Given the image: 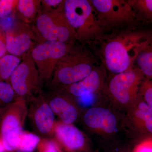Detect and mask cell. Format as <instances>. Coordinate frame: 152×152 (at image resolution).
Segmentation results:
<instances>
[{"label":"cell","mask_w":152,"mask_h":152,"mask_svg":"<svg viewBox=\"0 0 152 152\" xmlns=\"http://www.w3.org/2000/svg\"><path fill=\"white\" fill-rule=\"evenodd\" d=\"M57 140L70 151L81 150L84 146L85 138L83 133L72 124L56 123L53 129Z\"/></svg>","instance_id":"obj_16"},{"label":"cell","mask_w":152,"mask_h":152,"mask_svg":"<svg viewBox=\"0 0 152 152\" xmlns=\"http://www.w3.org/2000/svg\"><path fill=\"white\" fill-rule=\"evenodd\" d=\"M138 152H152V138L151 141L142 144L139 147Z\"/></svg>","instance_id":"obj_29"},{"label":"cell","mask_w":152,"mask_h":152,"mask_svg":"<svg viewBox=\"0 0 152 152\" xmlns=\"http://www.w3.org/2000/svg\"><path fill=\"white\" fill-rule=\"evenodd\" d=\"M107 29L136 28L139 21L128 0H90Z\"/></svg>","instance_id":"obj_7"},{"label":"cell","mask_w":152,"mask_h":152,"mask_svg":"<svg viewBox=\"0 0 152 152\" xmlns=\"http://www.w3.org/2000/svg\"><path fill=\"white\" fill-rule=\"evenodd\" d=\"M41 138L37 135L22 131L15 147L17 152H33L38 146Z\"/></svg>","instance_id":"obj_19"},{"label":"cell","mask_w":152,"mask_h":152,"mask_svg":"<svg viewBox=\"0 0 152 152\" xmlns=\"http://www.w3.org/2000/svg\"><path fill=\"white\" fill-rule=\"evenodd\" d=\"M106 70L103 66H96L87 77L77 83L69 85L63 89L75 97L94 94L104 89L107 84Z\"/></svg>","instance_id":"obj_12"},{"label":"cell","mask_w":152,"mask_h":152,"mask_svg":"<svg viewBox=\"0 0 152 152\" xmlns=\"http://www.w3.org/2000/svg\"><path fill=\"white\" fill-rule=\"evenodd\" d=\"M134 67L140 70L145 79L152 80V31L142 43L136 57Z\"/></svg>","instance_id":"obj_17"},{"label":"cell","mask_w":152,"mask_h":152,"mask_svg":"<svg viewBox=\"0 0 152 152\" xmlns=\"http://www.w3.org/2000/svg\"><path fill=\"white\" fill-rule=\"evenodd\" d=\"M29 102L28 112L36 130L41 134H50L54 126V115L47 98L39 94Z\"/></svg>","instance_id":"obj_11"},{"label":"cell","mask_w":152,"mask_h":152,"mask_svg":"<svg viewBox=\"0 0 152 152\" xmlns=\"http://www.w3.org/2000/svg\"><path fill=\"white\" fill-rule=\"evenodd\" d=\"M15 99V94L11 85L6 82H0V110Z\"/></svg>","instance_id":"obj_22"},{"label":"cell","mask_w":152,"mask_h":152,"mask_svg":"<svg viewBox=\"0 0 152 152\" xmlns=\"http://www.w3.org/2000/svg\"><path fill=\"white\" fill-rule=\"evenodd\" d=\"M7 152V151H6L4 144H3L2 140L1 139L0 137V152Z\"/></svg>","instance_id":"obj_30"},{"label":"cell","mask_w":152,"mask_h":152,"mask_svg":"<svg viewBox=\"0 0 152 152\" xmlns=\"http://www.w3.org/2000/svg\"><path fill=\"white\" fill-rule=\"evenodd\" d=\"M18 1V0H0V18L15 13Z\"/></svg>","instance_id":"obj_24"},{"label":"cell","mask_w":152,"mask_h":152,"mask_svg":"<svg viewBox=\"0 0 152 152\" xmlns=\"http://www.w3.org/2000/svg\"><path fill=\"white\" fill-rule=\"evenodd\" d=\"M72 96L62 89L53 91L47 98L54 113L58 115L64 124H72L78 116L77 108L74 104Z\"/></svg>","instance_id":"obj_14"},{"label":"cell","mask_w":152,"mask_h":152,"mask_svg":"<svg viewBox=\"0 0 152 152\" xmlns=\"http://www.w3.org/2000/svg\"><path fill=\"white\" fill-rule=\"evenodd\" d=\"M75 45V42L65 43L45 41L34 48L31 54L42 83H50L57 64Z\"/></svg>","instance_id":"obj_8"},{"label":"cell","mask_w":152,"mask_h":152,"mask_svg":"<svg viewBox=\"0 0 152 152\" xmlns=\"http://www.w3.org/2000/svg\"><path fill=\"white\" fill-rule=\"evenodd\" d=\"M93 94L84 95L78 97L79 103L83 106H88L91 104L93 102V98L92 96Z\"/></svg>","instance_id":"obj_28"},{"label":"cell","mask_w":152,"mask_h":152,"mask_svg":"<svg viewBox=\"0 0 152 152\" xmlns=\"http://www.w3.org/2000/svg\"><path fill=\"white\" fill-rule=\"evenodd\" d=\"M21 60V58L9 54L0 58V82L8 83L11 75Z\"/></svg>","instance_id":"obj_20"},{"label":"cell","mask_w":152,"mask_h":152,"mask_svg":"<svg viewBox=\"0 0 152 152\" xmlns=\"http://www.w3.org/2000/svg\"><path fill=\"white\" fill-rule=\"evenodd\" d=\"M85 124L91 129L107 134H113L117 128V120L110 110L102 107H94L86 112Z\"/></svg>","instance_id":"obj_15"},{"label":"cell","mask_w":152,"mask_h":152,"mask_svg":"<svg viewBox=\"0 0 152 152\" xmlns=\"http://www.w3.org/2000/svg\"><path fill=\"white\" fill-rule=\"evenodd\" d=\"M6 46L9 54L22 58L45 41L35 27L18 20L5 31Z\"/></svg>","instance_id":"obj_9"},{"label":"cell","mask_w":152,"mask_h":152,"mask_svg":"<svg viewBox=\"0 0 152 152\" xmlns=\"http://www.w3.org/2000/svg\"><path fill=\"white\" fill-rule=\"evenodd\" d=\"M7 54L5 31L0 25V58Z\"/></svg>","instance_id":"obj_27"},{"label":"cell","mask_w":152,"mask_h":152,"mask_svg":"<svg viewBox=\"0 0 152 152\" xmlns=\"http://www.w3.org/2000/svg\"><path fill=\"white\" fill-rule=\"evenodd\" d=\"M145 77L136 67L121 73L113 75L107 81L105 90L115 103L129 109L140 95V88Z\"/></svg>","instance_id":"obj_5"},{"label":"cell","mask_w":152,"mask_h":152,"mask_svg":"<svg viewBox=\"0 0 152 152\" xmlns=\"http://www.w3.org/2000/svg\"><path fill=\"white\" fill-rule=\"evenodd\" d=\"M39 152H62L57 142L51 139H43L38 144Z\"/></svg>","instance_id":"obj_25"},{"label":"cell","mask_w":152,"mask_h":152,"mask_svg":"<svg viewBox=\"0 0 152 152\" xmlns=\"http://www.w3.org/2000/svg\"><path fill=\"white\" fill-rule=\"evenodd\" d=\"M136 28H129L108 37L104 34L96 41L100 43L99 54L102 66L112 75L134 67L139 49L151 31Z\"/></svg>","instance_id":"obj_1"},{"label":"cell","mask_w":152,"mask_h":152,"mask_svg":"<svg viewBox=\"0 0 152 152\" xmlns=\"http://www.w3.org/2000/svg\"><path fill=\"white\" fill-rule=\"evenodd\" d=\"M28 112L26 103L20 100L0 110V137L2 141L9 133L23 128Z\"/></svg>","instance_id":"obj_10"},{"label":"cell","mask_w":152,"mask_h":152,"mask_svg":"<svg viewBox=\"0 0 152 152\" xmlns=\"http://www.w3.org/2000/svg\"><path fill=\"white\" fill-rule=\"evenodd\" d=\"M140 21L152 24V0H128Z\"/></svg>","instance_id":"obj_21"},{"label":"cell","mask_w":152,"mask_h":152,"mask_svg":"<svg viewBox=\"0 0 152 152\" xmlns=\"http://www.w3.org/2000/svg\"><path fill=\"white\" fill-rule=\"evenodd\" d=\"M41 13V1L18 0L15 14L18 20L30 25Z\"/></svg>","instance_id":"obj_18"},{"label":"cell","mask_w":152,"mask_h":152,"mask_svg":"<svg viewBox=\"0 0 152 152\" xmlns=\"http://www.w3.org/2000/svg\"><path fill=\"white\" fill-rule=\"evenodd\" d=\"M95 57L75 45L57 64L49 86L53 91L63 89L87 77L96 67Z\"/></svg>","instance_id":"obj_3"},{"label":"cell","mask_w":152,"mask_h":152,"mask_svg":"<svg viewBox=\"0 0 152 152\" xmlns=\"http://www.w3.org/2000/svg\"><path fill=\"white\" fill-rule=\"evenodd\" d=\"M21 58L20 63L13 72L8 83L15 92V101H23L27 103L38 94H40L42 83L31 52Z\"/></svg>","instance_id":"obj_4"},{"label":"cell","mask_w":152,"mask_h":152,"mask_svg":"<svg viewBox=\"0 0 152 152\" xmlns=\"http://www.w3.org/2000/svg\"><path fill=\"white\" fill-rule=\"evenodd\" d=\"M64 12L76 41H96L107 30L90 0H65Z\"/></svg>","instance_id":"obj_2"},{"label":"cell","mask_w":152,"mask_h":152,"mask_svg":"<svg viewBox=\"0 0 152 152\" xmlns=\"http://www.w3.org/2000/svg\"><path fill=\"white\" fill-rule=\"evenodd\" d=\"M34 26L39 35L44 41L65 43L75 42V33L66 18L64 6L52 12H41Z\"/></svg>","instance_id":"obj_6"},{"label":"cell","mask_w":152,"mask_h":152,"mask_svg":"<svg viewBox=\"0 0 152 152\" xmlns=\"http://www.w3.org/2000/svg\"><path fill=\"white\" fill-rule=\"evenodd\" d=\"M65 0L41 1V12H47L59 10L64 6Z\"/></svg>","instance_id":"obj_26"},{"label":"cell","mask_w":152,"mask_h":152,"mask_svg":"<svg viewBox=\"0 0 152 152\" xmlns=\"http://www.w3.org/2000/svg\"><path fill=\"white\" fill-rule=\"evenodd\" d=\"M140 94L152 110V80L145 79L140 88Z\"/></svg>","instance_id":"obj_23"},{"label":"cell","mask_w":152,"mask_h":152,"mask_svg":"<svg viewBox=\"0 0 152 152\" xmlns=\"http://www.w3.org/2000/svg\"><path fill=\"white\" fill-rule=\"evenodd\" d=\"M128 117L133 129L140 135L152 138V110L139 95L129 109Z\"/></svg>","instance_id":"obj_13"}]
</instances>
